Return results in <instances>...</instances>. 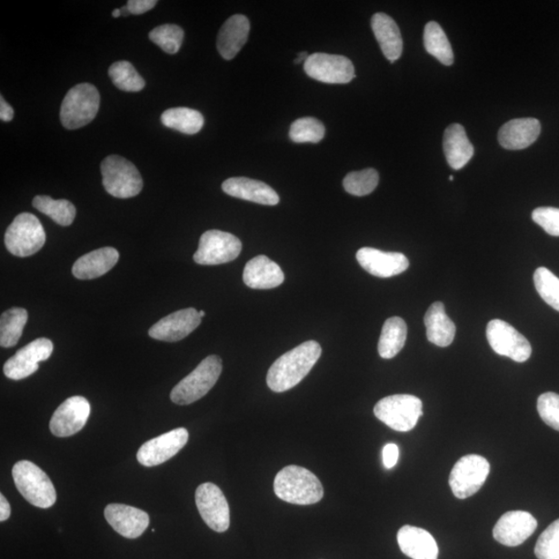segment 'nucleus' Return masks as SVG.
Masks as SVG:
<instances>
[{
  "label": "nucleus",
  "instance_id": "obj_1",
  "mask_svg": "<svg viewBox=\"0 0 559 559\" xmlns=\"http://www.w3.org/2000/svg\"><path fill=\"white\" fill-rule=\"evenodd\" d=\"M322 353L319 343L307 341L283 354L267 372L268 387L275 393L292 390L309 374Z\"/></svg>",
  "mask_w": 559,
  "mask_h": 559
},
{
  "label": "nucleus",
  "instance_id": "obj_2",
  "mask_svg": "<svg viewBox=\"0 0 559 559\" xmlns=\"http://www.w3.org/2000/svg\"><path fill=\"white\" fill-rule=\"evenodd\" d=\"M274 490L282 501L298 505L317 504L324 494L317 476L296 465L286 466L275 475Z\"/></svg>",
  "mask_w": 559,
  "mask_h": 559
},
{
  "label": "nucleus",
  "instance_id": "obj_3",
  "mask_svg": "<svg viewBox=\"0 0 559 559\" xmlns=\"http://www.w3.org/2000/svg\"><path fill=\"white\" fill-rule=\"evenodd\" d=\"M13 479L21 495L41 509L56 503V491L49 476L31 461H19L14 465Z\"/></svg>",
  "mask_w": 559,
  "mask_h": 559
},
{
  "label": "nucleus",
  "instance_id": "obj_4",
  "mask_svg": "<svg viewBox=\"0 0 559 559\" xmlns=\"http://www.w3.org/2000/svg\"><path fill=\"white\" fill-rule=\"evenodd\" d=\"M222 373V360L218 355L207 356L198 367L175 386L170 398L177 405H189L210 392Z\"/></svg>",
  "mask_w": 559,
  "mask_h": 559
},
{
  "label": "nucleus",
  "instance_id": "obj_5",
  "mask_svg": "<svg viewBox=\"0 0 559 559\" xmlns=\"http://www.w3.org/2000/svg\"><path fill=\"white\" fill-rule=\"evenodd\" d=\"M104 188L111 196L132 198L143 191V177L134 164L123 156L112 155L102 162Z\"/></svg>",
  "mask_w": 559,
  "mask_h": 559
},
{
  "label": "nucleus",
  "instance_id": "obj_6",
  "mask_svg": "<svg viewBox=\"0 0 559 559\" xmlns=\"http://www.w3.org/2000/svg\"><path fill=\"white\" fill-rule=\"evenodd\" d=\"M99 108L98 89L89 84L78 85L65 96L61 107V122L65 129H80L94 121Z\"/></svg>",
  "mask_w": 559,
  "mask_h": 559
},
{
  "label": "nucleus",
  "instance_id": "obj_7",
  "mask_svg": "<svg viewBox=\"0 0 559 559\" xmlns=\"http://www.w3.org/2000/svg\"><path fill=\"white\" fill-rule=\"evenodd\" d=\"M374 414L394 431L413 430L423 415V402L413 394H393L378 402Z\"/></svg>",
  "mask_w": 559,
  "mask_h": 559
},
{
  "label": "nucleus",
  "instance_id": "obj_8",
  "mask_svg": "<svg viewBox=\"0 0 559 559\" xmlns=\"http://www.w3.org/2000/svg\"><path fill=\"white\" fill-rule=\"evenodd\" d=\"M46 243V234L35 215H17L6 229L5 244L7 251L18 257H28L39 252Z\"/></svg>",
  "mask_w": 559,
  "mask_h": 559
},
{
  "label": "nucleus",
  "instance_id": "obj_9",
  "mask_svg": "<svg viewBox=\"0 0 559 559\" xmlns=\"http://www.w3.org/2000/svg\"><path fill=\"white\" fill-rule=\"evenodd\" d=\"M489 473L490 464L486 458L466 454L452 469L449 483L453 494L459 499L474 495L486 482Z\"/></svg>",
  "mask_w": 559,
  "mask_h": 559
},
{
  "label": "nucleus",
  "instance_id": "obj_10",
  "mask_svg": "<svg viewBox=\"0 0 559 559\" xmlns=\"http://www.w3.org/2000/svg\"><path fill=\"white\" fill-rule=\"evenodd\" d=\"M243 245L238 238L221 230H208L200 237L194 261L201 265L231 263L240 256Z\"/></svg>",
  "mask_w": 559,
  "mask_h": 559
},
{
  "label": "nucleus",
  "instance_id": "obj_11",
  "mask_svg": "<svg viewBox=\"0 0 559 559\" xmlns=\"http://www.w3.org/2000/svg\"><path fill=\"white\" fill-rule=\"evenodd\" d=\"M487 339L494 352L517 363H524L532 356L531 343L515 327L501 319H494L487 325Z\"/></svg>",
  "mask_w": 559,
  "mask_h": 559
},
{
  "label": "nucleus",
  "instance_id": "obj_12",
  "mask_svg": "<svg viewBox=\"0 0 559 559\" xmlns=\"http://www.w3.org/2000/svg\"><path fill=\"white\" fill-rule=\"evenodd\" d=\"M197 509L206 525L217 533H225L230 526V510L225 495L213 483L200 484L195 494Z\"/></svg>",
  "mask_w": 559,
  "mask_h": 559
},
{
  "label": "nucleus",
  "instance_id": "obj_13",
  "mask_svg": "<svg viewBox=\"0 0 559 559\" xmlns=\"http://www.w3.org/2000/svg\"><path fill=\"white\" fill-rule=\"evenodd\" d=\"M304 70L312 79L331 85H345L355 77L354 64L342 55H312L304 64Z\"/></svg>",
  "mask_w": 559,
  "mask_h": 559
},
{
  "label": "nucleus",
  "instance_id": "obj_14",
  "mask_svg": "<svg viewBox=\"0 0 559 559\" xmlns=\"http://www.w3.org/2000/svg\"><path fill=\"white\" fill-rule=\"evenodd\" d=\"M52 353H54V343L46 338L36 339L21 348L5 364V375L13 380L31 376L39 369V363L47 361Z\"/></svg>",
  "mask_w": 559,
  "mask_h": 559
},
{
  "label": "nucleus",
  "instance_id": "obj_15",
  "mask_svg": "<svg viewBox=\"0 0 559 559\" xmlns=\"http://www.w3.org/2000/svg\"><path fill=\"white\" fill-rule=\"evenodd\" d=\"M189 441V432L185 428H177L158 437L151 439L140 447L137 460L140 464L153 467L165 464L175 456Z\"/></svg>",
  "mask_w": 559,
  "mask_h": 559
},
{
  "label": "nucleus",
  "instance_id": "obj_16",
  "mask_svg": "<svg viewBox=\"0 0 559 559\" xmlns=\"http://www.w3.org/2000/svg\"><path fill=\"white\" fill-rule=\"evenodd\" d=\"M91 405L81 396L66 399L59 406L50 421L51 434L57 437H69L78 434L85 426Z\"/></svg>",
  "mask_w": 559,
  "mask_h": 559
},
{
  "label": "nucleus",
  "instance_id": "obj_17",
  "mask_svg": "<svg viewBox=\"0 0 559 559\" xmlns=\"http://www.w3.org/2000/svg\"><path fill=\"white\" fill-rule=\"evenodd\" d=\"M538 527V521L531 513L511 511L497 521L494 529V539L502 545L517 547L524 544Z\"/></svg>",
  "mask_w": 559,
  "mask_h": 559
},
{
  "label": "nucleus",
  "instance_id": "obj_18",
  "mask_svg": "<svg viewBox=\"0 0 559 559\" xmlns=\"http://www.w3.org/2000/svg\"><path fill=\"white\" fill-rule=\"evenodd\" d=\"M199 311L194 308L176 311L159 320L148 331L149 337L159 341L177 342L195 331L201 324Z\"/></svg>",
  "mask_w": 559,
  "mask_h": 559
},
{
  "label": "nucleus",
  "instance_id": "obj_19",
  "mask_svg": "<svg viewBox=\"0 0 559 559\" xmlns=\"http://www.w3.org/2000/svg\"><path fill=\"white\" fill-rule=\"evenodd\" d=\"M356 259L364 271L378 278H391L404 273L409 260L402 253L384 252L374 248H362Z\"/></svg>",
  "mask_w": 559,
  "mask_h": 559
},
{
  "label": "nucleus",
  "instance_id": "obj_20",
  "mask_svg": "<svg viewBox=\"0 0 559 559\" xmlns=\"http://www.w3.org/2000/svg\"><path fill=\"white\" fill-rule=\"evenodd\" d=\"M105 518L116 533L126 539H137L149 525L148 514L134 506L111 504L106 506Z\"/></svg>",
  "mask_w": 559,
  "mask_h": 559
},
{
  "label": "nucleus",
  "instance_id": "obj_21",
  "mask_svg": "<svg viewBox=\"0 0 559 559\" xmlns=\"http://www.w3.org/2000/svg\"><path fill=\"white\" fill-rule=\"evenodd\" d=\"M222 189L231 197L251 201L263 205H277L278 193L272 186L248 177H231L222 185Z\"/></svg>",
  "mask_w": 559,
  "mask_h": 559
},
{
  "label": "nucleus",
  "instance_id": "obj_22",
  "mask_svg": "<svg viewBox=\"0 0 559 559\" xmlns=\"http://www.w3.org/2000/svg\"><path fill=\"white\" fill-rule=\"evenodd\" d=\"M541 124L535 118H517L504 124L498 132L501 145L511 151L531 146L539 138Z\"/></svg>",
  "mask_w": 559,
  "mask_h": 559
},
{
  "label": "nucleus",
  "instance_id": "obj_23",
  "mask_svg": "<svg viewBox=\"0 0 559 559\" xmlns=\"http://www.w3.org/2000/svg\"><path fill=\"white\" fill-rule=\"evenodd\" d=\"M397 540L402 553L410 558H438L439 549L435 539L423 528L412 525L401 527Z\"/></svg>",
  "mask_w": 559,
  "mask_h": 559
},
{
  "label": "nucleus",
  "instance_id": "obj_24",
  "mask_svg": "<svg viewBox=\"0 0 559 559\" xmlns=\"http://www.w3.org/2000/svg\"><path fill=\"white\" fill-rule=\"evenodd\" d=\"M243 279L245 284L252 289H273L284 282L285 275L273 260L259 255L245 265Z\"/></svg>",
  "mask_w": 559,
  "mask_h": 559
},
{
  "label": "nucleus",
  "instance_id": "obj_25",
  "mask_svg": "<svg viewBox=\"0 0 559 559\" xmlns=\"http://www.w3.org/2000/svg\"><path fill=\"white\" fill-rule=\"evenodd\" d=\"M250 33L249 19L244 15H234L220 29L217 41L219 54L226 61L236 56L247 43Z\"/></svg>",
  "mask_w": 559,
  "mask_h": 559
},
{
  "label": "nucleus",
  "instance_id": "obj_26",
  "mask_svg": "<svg viewBox=\"0 0 559 559\" xmlns=\"http://www.w3.org/2000/svg\"><path fill=\"white\" fill-rule=\"evenodd\" d=\"M119 253L106 247L87 253L73 265V275L79 280H93L107 274L117 264Z\"/></svg>",
  "mask_w": 559,
  "mask_h": 559
},
{
  "label": "nucleus",
  "instance_id": "obj_27",
  "mask_svg": "<svg viewBox=\"0 0 559 559\" xmlns=\"http://www.w3.org/2000/svg\"><path fill=\"white\" fill-rule=\"evenodd\" d=\"M371 26L384 56L391 63L396 62L404 51V40L396 22L389 15L376 13L372 17Z\"/></svg>",
  "mask_w": 559,
  "mask_h": 559
},
{
  "label": "nucleus",
  "instance_id": "obj_28",
  "mask_svg": "<svg viewBox=\"0 0 559 559\" xmlns=\"http://www.w3.org/2000/svg\"><path fill=\"white\" fill-rule=\"evenodd\" d=\"M444 151L447 163L454 170L464 168L472 160L474 149L464 126L459 124L447 126L444 131Z\"/></svg>",
  "mask_w": 559,
  "mask_h": 559
},
{
  "label": "nucleus",
  "instance_id": "obj_29",
  "mask_svg": "<svg viewBox=\"0 0 559 559\" xmlns=\"http://www.w3.org/2000/svg\"><path fill=\"white\" fill-rule=\"evenodd\" d=\"M427 329V339L439 347L450 346L456 335V325L447 316L444 304L436 302L430 305L424 318Z\"/></svg>",
  "mask_w": 559,
  "mask_h": 559
},
{
  "label": "nucleus",
  "instance_id": "obj_30",
  "mask_svg": "<svg viewBox=\"0 0 559 559\" xmlns=\"http://www.w3.org/2000/svg\"><path fill=\"white\" fill-rule=\"evenodd\" d=\"M407 325L404 319L392 317L385 320L378 342V353L383 359L396 356L405 345Z\"/></svg>",
  "mask_w": 559,
  "mask_h": 559
},
{
  "label": "nucleus",
  "instance_id": "obj_31",
  "mask_svg": "<svg viewBox=\"0 0 559 559\" xmlns=\"http://www.w3.org/2000/svg\"><path fill=\"white\" fill-rule=\"evenodd\" d=\"M162 124L186 135H195L205 125V118L199 111L185 108H171L161 116Z\"/></svg>",
  "mask_w": 559,
  "mask_h": 559
},
{
  "label": "nucleus",
  "instance_id": "obj_32",
  "mask_svg": "<svg viewBox=\"0 0 559 559\" xmlns=\"http://www.w3.org/2000/svg\"><path fill=\"white\" fill-rule=\"evenodd\" d=\"M424 45L428 54L444 65L454 63V52L444 29L437 22L430 21L424 27Z\"/></svg>",
  "mask_w": 559,
  "mask_h": 559
},
{
  "label": "nucleus",
  "instance_id": "obj_33",
  "mask_svg": "<svg viewBox=\"0 0 559 559\" xmlns=\"http://www.w3.org/2000/svg\"><path fill=\"white\" fill-rule=\"evenodd\" d=\"M27 319L28 313L25 309L12 308L3 313L0 318V345L5 348L16 345Z\"/></svg>",
  "mask_w": 559,
  "mask_h": 559
},
{
  "label": "nucleus",
  "instance_id": "obj_34",
  "mask_svg": "<svg viewBox=\"0 0 559 559\" xmlns=\"http://www.w3.org/2000/svg\"><path fill=\"white\" fill-rule=\"evenodd\" d=\"M33 205L37 211L48 215L58 225L70 226L76 217V207L68 200H55L49 196H36Z\"/></svg>",
  "mask_w": 559,
  "mask_h": 559
},
{
  "label": "nucleus",
  "instance_id": "obj_35",
  "mask_svg": "<svg viewBox=\"0 0 559 559\" xmlns=\"http://www.w3.org/2000/svg\"><path fill=\"white\" fill-rule=\"evenodd\" d=\"M109 76L121 91L137 93L143 91L145 81L129 62H117L109 68Z\"/></svg>",
  "mask_w": 559,
  "mask_h": 559
},
{
  "label": "nucleus",
  "instance_id": "obj_36",
  "mask_svg": "<svg viewBox=\"0 0 559 559\" xmlns=\"http://www.w3.org/2000/svg\"><path fill=\"white\" fill-rule=\"evenodd\" d=\"M325 128L322 122L313 117L296 119L290 126L289 137L295 144H318L324 137Z\"/></svg>",
  "mask_w": 559,
  "mask_h": 559
},
{
  "label": "nucleus",
  "instance_id": "obj_37",
  "mask_svg": "<svg viewBox=\"0 0 559 559\" xmlns=\"http://www.w3.org/2000/svg\"><path fill=\"white\" fill-rule=\"evenodd\" d=\"M379 175L375 169L368 168L348 174L343 185L347 193L354 196H366L376 189Z\"/></svg>",
  "mask_w": 559,
  "mask_h": 559
},
{
  "label": "nucleus",
  "instance_id": "obj_38",
  "mask_svg": "<svg viewBox=\"0 0 559 559\" xmlns=\"http://www.w3.org/2000/svg\"><path fill=\"white\" fill-rule=\"evenodd\" d=\"M534 282L544 302L559 312V279L556 275L546 267H539L534 272Z\"/></svg>",
  "mask_w": 559,
  "mask_h": 559
},
{
  "label": "nucleus",
  "instance_id": "obj_39",
  "mask_svg": "<svg viewBox=\"0 0 559 559\" xmlns=\"http://www.w3.org/2000/svg\"><path fill=\"white\" fill-rule=\"evenodd\" d=\"M184 36L183 28L175 25H164L149 33V40L168 55H176L180 51Z\"/></svg>",
  "mask_w": 559,
  "mask_h": 559
},
{
  "label": "nucleus",
  "instance_id": "obj_40",
  "mask_svg": "<svg viewBox=\"0 0 559 559\" xmlns=\"http://www.w3.org/2000/svg\"><path fill=\"white\" fill-rule=\"evenodd\" d=\"M534 554L539 559H559V519L540 535Z\"/></svg>",
  "mask_w": 559,
  "mask_h": 559
},
{
  "label": "nucleus",
  "instance_id": "obj_41",
  "mask_svg": "<svg viewBox=\"0 0 559 559\" xmlns=\"http://www.w3.org/2000/svg\"><path fill=\"white\" fill-rule=\"evenodd\" d=\"M536 407L543 422L559 431V394L555 393L541 394Z\"/></svg>",
  "mask_w": 559,
  "mask_h": 559
},
{
  "label": "nucleus",
  "instance_id": "obj_42",
  "mask_svg": "<svg viewBox=\"0 0 559 559\" xmlns=\"http://www.w3.org/2000/svg\"><path fill=\"white\" fill-rule=\"evenodd\" d=\"M532 218L549 235L559 236V208L538 207L533 212Z\"/></svg>",
  "mask_w": 559,
  "mask_h": 559
},
{
  "label": "nucleus",
  "instance_id": "obj_43",
  "mask_svg": "<svg viewBox=\"0 0 559 559\" xmlns=\"http://www.w3.org/2000/svg\"><path fill=\"white\" fill-rule=\"evenodd\" d=\"M156 4L158 2H155V0H130L125 5L128 7L130 14L143 15L154 9Z\"/></svg>",
  "mask_w": 559,
  "mask_h": 559
},
{
  "label": "nucleus",
  "instance_id": "obj_44",
  "mask_svg": "<svg viewBox=\"0 0 559 559\" xmlns=\"http://www.w3.org/2000/svg\"><path fill=\"white\" fill-rule=\"evenodd\" d=\"M399 459V447L397 444H389L384 447L383 460L386 469H392L396 466Z\"/></svg>",
  "mask_w": 559,
  "mask_h": 559
},
{
  "label": "nucleus",
  "instance_id": "obj_45",
  "mask_svg": "<svg viewBox=\"0 0 559 559\" xmlns=\"http://www.w3.org/2000/svg\"><path fill=\"white\" fill-rule=\"evenodd\" d=\"M14 118V109L7 104L4 96H0V119L3 122H11Z\"/></svg>",
  "mask_w": 559,
  "mask_h": 559
},
{
  "label": "nucleus",
  "instance_id": "obj_46",
  "mask_svg": "<svg viewBox=\"0 0 559 559\" xmlns=\"http://www.w3.org/2000/svg\"><path fill=\"white\" fill-rule=\"evenodd\" d=\"M11 516V505L7 499L0 495V521L5 522Z\"/></svg>",
  "mask_w": 559,
  "mask_h": 559
},
{
  "label": "nucleus",
  "instance_id": "obj_47",
  "mask_svg": "<svg viewBox=\"0 0 559 559\" xmlns=\"http://www.w3.org/2000/svg\"><path fill=\"white\" fill-rule=\"evenodd\" d=\"M309 56L310 55H307L305 52H303V54H300V55H298V58L296 59L295 63L296 64H300L302 62L305 63V61H307Z\"/></svg>",
  "mask_w": 559,
  "mask_h": 559
},
{
  "label": "nucleus",
  "instance_id": "obj_48",
  "mask_svg": "<svg viewBox=\"0 0 559 559\" xmlns=\"http://www.w3.org/2000/svg\"><path fill=\"white\" fill-rule=\"evenodd\" d=\"M121 16H122L121 9H116L114 12H112V17L118 18V17H121Z\"/></svg>",
  "mask_w": 559,
  "mask_h": 559
},
{
  "label": "nucleus",
  "instance_id": "obj_49",
  "mask_svg": "<svg viewBox=\"0 0 559 559\" xmlns=\"http://www.w3.org/2000/svg\"><path fill=\"white\" fill-rule=\"evenodd\" d=\"M121 11H122V16H128V15H130V12L128 10V7H126V5L122 7Z\"/></svg>",
  "mask_w": 559,
  "mask_h": 559
},
{
  "label": "nucleus",
  "instance_id": "obj_50",
  "mask_svg": "<svg viewBox=\"0 0 559 559\" xmlns=\"http://www.w3.org/2000/svg\"><path fill=\"white\" fill-rule=\"evenodd\" d=\"M199 315L201 318L205 316V311H199Z\"/></svg>",
  "mask_w": 559,
  "mask_h": 559
},
{
  "label": "nucleus",
  "instance_id": "obj_51",
  "mask_svg": "<svg viewBox=\"0 0 559 559\" xmlns=\"http://www.w3.org/2000/svg\"><path fill=\"white\" fill-rule=\"evenodd\" d=\"M450 181H451V182H453V181H454V176H453V175H451V176H450Z\"/></svg>",
  "mask_w": 559,
  "mask_h": 559
}]
</instances>
